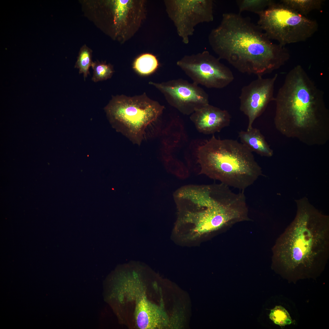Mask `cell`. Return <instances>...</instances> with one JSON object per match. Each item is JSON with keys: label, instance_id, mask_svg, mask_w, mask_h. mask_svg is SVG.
Here are the masks:
<instances>
[{"label": "cell", "instance_id": "cell-1", "mask_svg": "<svg viewBox=\"0 0 329 329\" xmlns=\"http://www.w3.org/2000/svg\"><path fill=\"white\" fill-rule=\"evenodd\" d=\"M209 41L218 58L240 72L257 76L271 73L289 60V51L273 42L257 25L239 13H224Z\"/></svg>", "mask_w": 329, "mask_h": 329}, {"label": "cell", "instance_id": "cell-2", "mask_svg": "<svg viewBox=\"0 0 329 329\" xmlns=\"http://www.w3.org/2000/svg\"><path fill=\"white\" fill-rule=\"evenodd\" d=\"M173 197L178 211L175 228L186 229V239H196L245 217L242 194L221 183L185 185Z\"/></svg>", "mask_w": 329, "mask_h": 329}, {"label": "cell", "instance_id": "cell-3", "mask_svg": "<svg viewBox=\"0 0 329 329\" xmlns=\"http://www.w3.org/2000/svg\"><path fill=\"white\" fill-rule=\"evenodd\" d=\"M292 222L277 239L272 250L274 262L286 272L311 271L329 255V217L306 197L296 200Z\"/></svg>", "mask_w": 329, "mask_h": 329}, {"label": "cell", "instance_id": "cell-4", "mask_svg": "<svg viewBox=\"0 0 329 329\" xmlns=\"http://www.w3.org/2000/svg\"><path fill=\"white\" fill-rule=\"evenodd\" d=\"M198 174L244 191L262 175L253 153L241 143L214 135L203 142L194 154Z\"/></svg>", "mask_w": 329, "mask_h": 329}, {"label": "cell", "instance_id": "cell-5", "mask_svg": "<svg viewBox=\"0 0 329 329\" xmlns=\"http://www.w3.org/2000/svg\"><path fill=\"white\" fill-rule=\"evenodd\" d=\"M323 92L303 68L298 65L287 74L274 98L275 119L292 121L302 127L324 117L326 113Z\"/></svg>", "mask_w": 329, "mask_h": 329}, {"label": "cell", "instance_id": "cell-6", "mask_svg": "<svg viewBox=\"0 0 329 329\" xmlns=\"http://www.w3.org/2000/svg\"><path fill=\"white\" fill-rule=\"evenodd\" d=\"M164 107L145 95L113 97L104 108L112 126L133 144L140 145L158 120Z\"/></svg>", "mask_w": 329, "mask_h": 329}, {"label": "cell", "instance_id": "cell-7", "mask_svg": "<svg viewBox=\"0 0 329 329\" xmlns=\"http://www.w3.org/2000/svg\"><path fill=\"white\" fill-rule=\"evenodd\" d=\"M115 288L119 302L126 307V318L140 329L159 328L164 321L161 310L151 300V279H144L132 270L121 276Z\"/></svg>", "mask_w": 329, "mask_h": 329}, {"label": "cell", "instance_id": "cell-8", "mask_svg": "<svg viewBox=\"0 0 329 329\" xmlns=\"http://www.w3.org/2000/svg\"><path fill=\"white\" fill-rule=\"evenodd\" d=\"M257 25L282 46L306 41L317 31V21L275 2L257 14Z\"/></svg>", "mask_w": 329, "mask_h": 329}, {"label": "cell", "instance_id": "cell-9", "mask_svg": "<svg viewBox=\"0 0 329 329\" xmlns=\"http://www.w3.org/2000/svg\"><path fill=\"white\" fill-rule=\"evenodd\" d=\"M177 65L193 83L207 88H223L234 79L231 69L207 51L185 55Z\"/></svg>", "mask_w": 329, "mask_h": 329}, {"label": "cell", "instance_id": "cell-10", "mask_svg": "<svg viewBox=\"0 0 329 329\" xmlns=\"http://www.w3.org/2000/svg\"><path fill=\"white\" fill-rule=\"evenodd\" d=\"M168 2L169 16L185 44L188 43L189 37L193 35L196 26L213 20L212 0H176Z\"/></svg>", "mask_w": 329, "mask_h": 329}, {"label": "cell", "instance_id": "cell-11", "mask_svg": "<svg viewBox=\"0 0 329 329\" xmlns=\"http://www.w3.org/2000/svg\"><path fill=\"white\" fill-rule=\"evenodd\" d=\"M151 83L164 94L171 105L184 115H191L196 109L209 104L207 94L193 82L178 79Z\"/></svg>", "mask_w": 329, "mask_h": 329}, {"label": "cell", "instance_id": "cell-12", "mask_svg": "<svg viewBox=\"0 0 329 329\" xmlns=\"http://www.w3.org/2000/svg\"><path fill=\"white\" fill-rule=\"evenodd\" d=\"M277 78V74L271 78L258 76L242 88L239 96V108L248 118L247 130L253 127L255 120L268 104L274 101V86Z\"/></svg>", "mask_w": 329, "mask_h": 329}, {"label": "cell", "instance_id": "cell-13", "mask_svg": "<svg viewBox=\"0 0 329 329\" xmlns=\"http://www.w3.org/2000/svg\"><path fill=\"white\" fill-rule=\"evenodd\" d=\"M190 118L198 131L211 134L229 126L231 117L227 111L208 104L196 109Z\"/></svg>", "mask_w": 329, "mask_h": 329}, {"label": "cell", "instance_id": "cell-14", "mask_svg": "<svg viewBox=\"0 0 329 329\" xmlns=\"http://www.w3.org/2000/svg\"><path fill=\"white\" fill-rule=\"evenodd\" d=\"M113 23L116 28L127 30L130 25L137 22L138 19L135 10L134 2L131 0H113L110 1Z\"/></svg>", "mask_w": 329, "mask_h": 329}, {"label": "cell", "instance_id": "cell-15", "mask_svg": "<svg viewBox=\"0 0 329 329\" xmlns=\"http://www.w3.org/2000/svg\"><path fill=\"white\" fill-rule=\"evenodd\" d=\"M163 154H171L186 140L184 126L179 117L173 118L162 132Z\"/></svg>", "mask_w": 329, "mask_h": 329}, {"label": "cell", "instance_id": "cell-16", "mask_svg": "<svg viewBox=\"0 0 329 329\" xmlns=\"http://www.w3.org/2000/svg\"><path fill=\"white\" fill-rule=\"evenodd\" d=\"M241 143L252 153L262 156H271L272 150L265 140L259 130L253 127L249 130L239 132Z\"/></svg>", "mask_w": 329, "mask_h": 329}, {"label": "cell", "instance_id": "cell-17", "mask_svg": "<svg viewBox=\"0 0 329 329\" xmlns=\"http://www.w3.org/2000/svg\"><path fill=\"white\" fill-rule=\"evenodd\" d=\"M280 3L300 14L306 16L311 12L320 9L323 4L322 0H282Z\"/></svg>", "mask_w": 329, "mask_h": 329}, {"label": "cell", "instance_id": "cell-18", "mask_svg": "<svg viewBox=\"0 0 329 329\" xmlns=\"http://www.w3.org/2000/svg\"><path fill=\"white\" fill-rule=\"evenodd\" d=\"M275 2L271 0H237L236 2L240 14L245 11L257 14L264 10Z\"/></svg>", "mask_w": 329, "mask_h": 329}, {"label": "cell", "instance_id": "cell-19", "mask_svg": "<svg viewBox=\"0 0 329 329\" xmlns=\"http://www.w3.org/2000/svg\"><path fill=\"white\" fill-rule=\"evenodd\" d=\"M158 66V61L154 55L148 54H143L136 59L134 68L140 74L146 75L154 72Z\"/></svg>", "mask_w": 329, "mask_h": 329}, {"label": "cell", "instance_id": "cell-20", "mask_svg": "<svg viewBox=\"0 0 329 329\" xmlns=\"http://www.w3.org/2000/svg\"><path fill=\"white\" fill-rule=\"evenodd\" d=\"M92 63V51L84 45L80 49L75 67L79 69L80 74H83L84 80L90 74L89 69Z\"/></svg>", "mask_w": 329, "mask_h": 329}, {"label": "cell", "instance_id": "cell-21", "mask_svg": "<svg viewBox=\"0 0 329 329\" xmlns=\"http://www.w3.org/2000/svg\"><path fill=\"white\" fill-rule=\"evenodd\" d=\"M91 67L93 69L92 80L95 82L110 78L113 73L111 66L104 62L99 61L93 62Z\"/></svg>", "mask_w": 329, "mask_h": 329}, {"label": "cell", "instance_id": "cell-22", "mask_svg": "<svg viewBox=\"0 0 329 329\" xmlns=\"http://www.w3.org/2000/svg\"><path fill=\"white\" fill-rule=\"evenodd\" d=\"M168 167L173 174L179 178L185 179L189 175L187 168L181 161L174 158L172 155L163 156Z\"/></svg>", "mask_w": 329, "mask_h": 329}, {"label": "cell", "instance_id": "cell-23", "mask_svg": "<svg viewBox=\"0 0 329 329\" xmlns=\"http://www.w3.org/2000/svg\"><path fill=\"white\" fill-rule=\"evenodd\" d=\"M269 317L275 324L281 326L289 325L292 322L291 318L288 311L280 306H276L271 310Z\"/></svg>", "mask_w": 329, "mask_h": 329}]
</instances>
